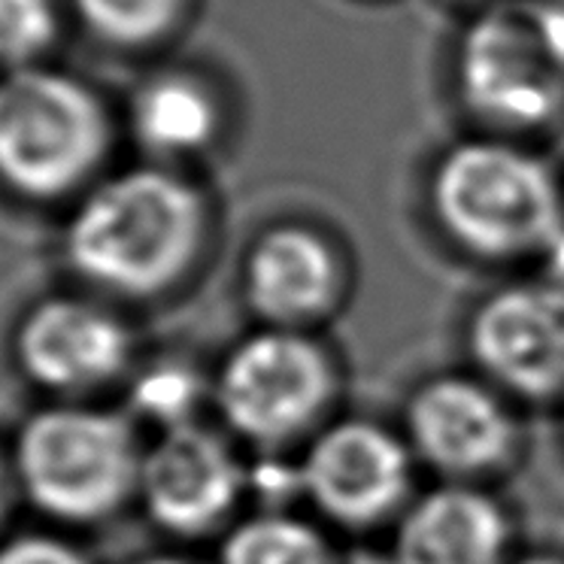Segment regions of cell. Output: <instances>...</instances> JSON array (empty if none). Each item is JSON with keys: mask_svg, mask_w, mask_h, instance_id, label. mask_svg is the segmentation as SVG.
Masks as SVG:
<instances>
[{"mask_svg": "<svg viewBox=\"0 0 564 564\" xmlns=\"http://www.w3.org/2000/svg\"><path fill=\"white\" fill-rule=\"evenodd\" d=\"M458 83L467 104L503 124H540L564 104V58L538 3L479 19L462 40Z\"/></svg>", "mask_w": 564, "mask_h": 564, "instance_id": "5", "label": "cell"}, {"mask_svg": "<svg viewBox=\"0 0 564 564\" xmlns=\"http://www.w3.org/2000/svg\"><path fill=\"white\" fill-rule=\"evenodd\" d=\"M474 352L501 382L525 394L564 389V285H516L474 319Z\"/></svg>", "mask_w": 564, "mask_h": 564, "instance_id": "8", "label": "cell"}, {"mask_svg": "<svg viewBox=\"0 0 564 564\" xmlns=\"http://www.w3.org/2000/svg\"><path fill=\"white\" fill-rule=\"evenodd\" d=\"M0 564H88V558L58 538L22 534L0 543Z\"/></svg>", "mask_w": 564, "mask_h": 564, "instance_id": "19", "label": "cell"}, {"mask_svg": "<svg viewBox=\"0 0 564 564\" xmlns=\"http://www.w3.org/2000/svg\"><path fill=\"white\" fill-rule=\"evenodd\" d=\"M349 564H394V558L386 562V558H377V555H358V558H352Z\"/></svg>", "mask_w": 564, "mask_h": 564, "instance_id": "22", "label": "cell"}, {"mask_svg": "<svg viewBox=\"0 0 564 564\" xmlns=\"http://www.w3.org/2000/svg\"><path fill=\"white\" fill-rule=\"evenodd\" d=\"M332 249L307 228H276L261 237L249 258L246 285L258 313L276 322H297L319 313L334 295Z\"/></svg>", "mask_w": 564, "mask_h": 564, "instance_id": "13", "label": "cell"}, {"mask_svg": "<svg viewBox=\"0 0 564 564\" xmlns=\"http://www.w3.org/2000/svg\"><path fill=\"white\" fill-rule=\"evenodd\" d=\"M304 482L334 519L373 522L404 495L406 455L389 431L368 422H346L313 446Z\"/></svg>", "mask_w": 564, "mask_h": 564, "instance_id": "10", "label": "cell"}, {"mask_svg": "<svg viewBox=\"0 0 564 564\" xmlns=\"http://www.w3.org/2000/svg\"><path fill=\"white\" fill-rule=\"evenodd\" d=\"M221 564H334V558L310 525L285 516H264L234 531Z\"/></svg>", "mask_w": 564, "mask_h": 564, "instance_id": "15", "label": "cell"}, {"mask_svg": "<svg viewBox=\"0 0 564 564\" xmlns=\"http://www.w3.org/2000/svg\"><path fill=\"white\" fill-rule=\"evenodd\" d=\"M15 361L28 380L55 394L110 382L128 361L131 337L112 313L83 297H46L15 328Z\"/></svg>", "mask_w": 564, "mask_h": 564, "instance_id": "7", "label": "cell"}, {"mask_svg": "<svg viewBox=\"0 0 564 564\" xmlns=\"http://www.w3.org/2000/svg\"><path fill=\"white\" fill-rule=\"evenodd\" d=\"M55 37L58 10L52 0H0V67L7 74L37 67Z\"/></svg>", "mask_w": 564, "mask_h": 564, "instance_id": "17", "label": "cell"}, {"mask_svg": "<svg viewBox=\"0 0 564 564\" xmlns=\"http://www.w3.org/2000/svg\"><path fill=\"white\" fill-rule=\"evenodd\" d=\"M140 564H183V562H173V558H149V562H140Z\"/></svg>", "mask_w": 564, "mask_h": 564, "instance_id": "24", "label": "cell"}, {"mask_svg": "<svg viewBox=\"0 0 564 564\" xmlns=\"http://www.w3.org/2000/svg\"><path fill=\"white\" fill-rule=\"evenodd\" d=\"M183 0H74L76 15L116 46H143L161 37L180 13Z\"/></svg>", "mask_w": 564, "mask_h": 564, "instance_id": "16", "label": "cell"}, {"mask_svg": "<svg viewBox=\"0 0 564 564\" xmlns=\"http://www.w3.org/2000/svg\"><path fill=\"white\" fill-rule=\"evenodd\" d=\"M332 392V368L316 344L289 332L246 340L225 361L219 404L234 429L258 443L292 437Z\"/></svg>", "mask_w": 564, "mask_h": 564, "instance_id": "6", "label": "cell"}, {"mask_svg": "<svg viewBox=\"0 0 564 564\" xmlns=\"http://www.w3.org/2000/svg\"><path fill=\"white\" fill-rule=\"evenodd\" d=\"M143 455L131 425L91 406H46L28 419L13 449V474L40 513L98 522L140 486Z\"/></svg>", "mask_w": 564, "mask_h": 564, "instance_id": "3", "label": "cell"}, {"mask_svg": "<svg viewBox=\"0 0 564 564\" xmlns=\"http://www.w3.org/2000/svg\"><path fill=\"white\" fill-rule=\"evenodd\" d=\"M550 252H552V258H555V264H558V268H562V273H564V231L558 234V240L550 246Z\"/></svg>", "mask_w": 564, "mask_h": 564, "instance_id": "21", "label": "cell"}, {"mask_svg": "<svg viewBox=\"0 0 564 564\" xmlns=\"http://www.w3.org/2000/svg\"><path fill=\"white\" fill-rule=\"evenodd\" d=\"M7 503H10V467L0 455V519L7 513Z\"/></svg>", "mask_w": 564, "mask_h": 564, "instance_id": "20", "label": "cell"}, {"mask_svg": "<svg viewBox=\"0 0 564 564\" xmlns=\"http://www.w3.org/2000/svg\"><path fill=\"white\" fill-rule=\"evenodd\" d=\"M110 143L98 95L76 76L25 67L0 79V185L28 200L70 195Z\"/></svg>", "mask_w": 564, "mask_h": 564, "instance_id": "2", "label": "cell"}, {"mask_svg": "<svg viewBox=\"0 0 564 564\" xmlns=\"http://www.w3.org/2000/svg\"><path fill=\"white\" fill-rule=\"evenodd\" d=\"M507 538L498 503L479 491L443 489L410 510L394 564H498Z\"/></svg>", "mask_w": 564, "mask_h": 564, "instance_id": "12", "label": "cell"}, {"mask_svg": "<svg viewBox=\"0 0 564 564\" xmlns=\"http://www.w3.org/2000/svg\"><path fill=\"white\" fill-rule=\"evenodd\" d=\"M410 429L422 455L455 474L498 465L510 449V419L470 380L425 386L410 406Z\"/></svg>", "mask_w": 564, "mask_h": 564, "instance_id": "11", "label": "cell"}, {"mask_svg": "<svg viewBox=\"0 0 564 564\" xmlns=\"http://www.w3.org/2000/svg\"><path fill=\"white\" fill-rule=\"evenodd\" d=\"M195 401V380L185 370H152L143 386H137V404L152 416L180 425L185 410Z\"/></svg>", "mask_w": 564, "mask_h": 564, "instance_id": "18", "label": "cell"}, {"mask_svg": "<svg viewBox=\"0 0 564 564\" xmlns=\"http://www.w3.org/2000/svg\"><path fill=\"white\" fill-rule=\"evenodd\" d=\"M204 209L173 173L140 167L98 185L76 207L64 252L83 280L119 295H155L195 256Z\"/></svg>", "mask_w": 564, "mask_h": 564, "instance_id": "1", "label": "cell"}, {"mask_svg": "<svg viewBox=\"0 0 564 564\" xmlns=\"http://www.w3.org/2000/svg\"><path fill=\"white\" fill-rule=\"evenodd\" d=\"M434 209L458 243L482 256L550 249L564 231L550 171L522 149L491 140L462 143L441 161Z\"/></svg>", "mask_w": 564, "mask_h": 564, "instance_id": "4", "label": "cell"}, {"mask_svg": "<svg viewBox=\"0 0 564 564\" xmlns=\"http://www.w3.org/2000/svg\"><path fill=\"white\" fill-rule=\"evenodd\" d=\"M137 140L152 152L183 155L207 147L219 124V107L204 83L164 74L140 88L131 107Z\"/></svg>", "mask_w": 564, "mask_h": 564, "instance_id": "14", "label": "cell"}, {"mask_svg": "<svg viewBox=\"0 0 564 564\" xmlns=\"http://www.w3.org/2000/svg\"><path fill=\"white\" fill-rule=\"evenodd\" d=\"M240 467L225 443L192 425H176L143 455L140 495L149 513L171 531H204L231 510Z\"/></svg>", "mask_w": 564, "mask_h": 564, "instance_id": "9", "label": "cell"}, {"mask_svg": "<svg viewBox=\"0 0 564 564\" xmlns=\"http://www.w3.org/2000/svg\"><path fill=\"white\" fill-rule=\"evenodd\" d=\"M522 564H564V562H555V558H528Z\"/></svg>", "mask_w": 564, "mask_h": 564, "instance_id": "23", "label": "cell"}]
</instances>
